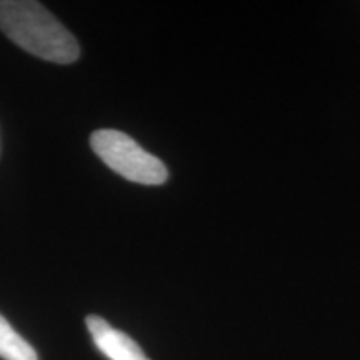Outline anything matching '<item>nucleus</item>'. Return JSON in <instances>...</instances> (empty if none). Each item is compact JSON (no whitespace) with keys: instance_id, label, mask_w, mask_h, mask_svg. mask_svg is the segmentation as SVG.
<instances>
[{"instance_id":"1","label":"nucleus","mask_w":360,"mask_h":360,"mask_svg":"<svg viewBox=\"0 0 360 360\" xmlns=\"http://www.w3.org/2000/svg\"><path fill=\"white\" fill-rule=\"evenodd\" d=\"M0 29L13 44L42 60L65 65L80 56L74 35L39 2L0 0Z\"/></svg>"},{"instance_id":"2","label":"nucleus","mask_w":360,"mask_h":360,"mask_svg":"<svg viewBox=\"0 0 360 360\" xmlns=\"http://www.w3.org/2000/svg\"><path fill=\"white\" fill-rule=\"evenodd\" d=\"M90 147L107 167L130 182L162 186L169 177L164 162L148 154L132 137L119 130H96L90 135Z\"/></svg>"},{"instance_id":"3","label":"nucleus","mask_w":360,"mask_h":360,"mask_svg":"<svg viewBox=\"0 0 360 360\" xmlns=\"http://www.w3.org/2000/svg\"><path fill=\"white\" fill-rule=\"evenodd\" d=\"M87 328L92 335L94 344L110 360H148L143 350L132 337L124 334L119 328L112 327L105 319L98 315H89L85 319Z\"/></svg>"},{"instance_id":"4","label":"nucleus","mask_w":360,"mask_h":360,"mask_svg":"<svg viewBox=\"0 0 360 360\" xmlns=\"http://www.w3.org/2000/svg\"><path fill=\"white\" fill-rule=\"evenodd\" d=\"M0 357L4 360H39L35 349L13 330L4 315H0Z\"/></svg>"}]
</instances>
